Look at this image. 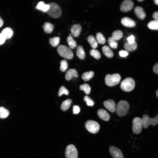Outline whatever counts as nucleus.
Masks as SVG:
<instances>
[{
    "mask_svg": "<svg viewBox=\"0 0 158 158\" xmlns=\"http://www.w3.org/2000/svg\"><path fill=\"white\" fill-rule=\"evenodd\" d=\"M129 108L128 102L125 100L119 102L116 106V111L117 115L119 117L123 116L127 113Z\"/></svg>",
    "mask_w": 158,
    "mask_h": 158,
    "instance_id": "nucleus-1",
    "label": "nucleus"
},
{
    "mask_svg": "<svg viewBox=\"0 0 158 158\" xmlns=\"http://www.w3.org/2000/svg\"><path fill=\"white\" fill-rule=\"evenodd\" d=\"M65 156L66 158H78V151L74 145L70 144L66 147Z\"/></svg>",
    "mask_w": 158,
    "mask_h": 158,
    "instance_id": "nucleus-9",
    "label": "nucleus"
},
{
    "mask_svg": "<svg viewBox=\"0 0 158 158\" xmlns=\"http://www.w3.org/2000/svg\"><path fill=\"white\" fill-rule=\"evenodd\" d=\"M72 102V100L70 99H68L64 101L61 106V110L65 111L68 109L70 107Z\"/></svg>",
    "mask_w": 158,
    "mask_h": 158,
    "instance_id": "nucleus-24",
    "label": "nucleus"
},
{
    "mask_svg": "<svg viewBox=\"0 0 158 158\" xmlns=\"http://www.w3.org/2000/svg\"><path fill=\"white\" fill-rule=\"evenodd\" d=\"M149 28L152 30H158V21L156 20L150 21L148 24Z\"/></svg>",
    "mask_w": 158,
    "mask_h": 158,
    "instance_id": "nucleus-30",
    "label": "nucleus"
},
{
    "mask_svg": "<svg viewBox=\"0 0 158 158\" xmlns=\"http://www.w3.org/2000/svg\"><path fill=\"white\" fill-rule=\"evenodd\" d=\"M9 111L3 107H0V118H5L8 116Z\"/></svg>",
    "mask_w": 158,
    "mask_h": 158,
    "instance_id": "nucleus-31",
    "label": "nucleus"
},
{
    "mask_svg": "<svg viewBox=\"0 0 158 158\" xmlns=\"http://www.w3.org/2000/svg\"><path fill=\"white\" fill-rule=\"evenodd\" d=\"M78 75L76 70L74 69H71L67 72L65 78L68 81L71 80L73 78H78Z\"/></svg>",
    "mask_w": 158,
    "mask_h": 158,
    "instance_id": "nucleus-17",
    "label": "nucleus"
},
{
    "mask_svg": "<svg viewBox=\"0 0 158 158\" xmlns=\"http://www.w3.org/2000/svg\"><path fill=\"white\" fill-rule=\"evenodd\" d=\"M104 107L111 112L113 113L116 110V105L114 101L112 99L106 100L104 102Z\"/></svg>",
    "mask_w": 158,
    "mask_h": 158,
    "instance_id": "nucleus-12",
    "label": "nucleus"
},
{
    "mask_svg": "<svg viewBox=\"0 0 158 158\" xmlns=\"http://www.w3.org/2000/svg\"><path fill=\"white\" fill-rule=\"evenodd\" d=\"M73 114H77L80 112V109L78 106L74 105L73 107Z\"/></svg>",
    "mask_w": 158,
    "mask_h": 158,
    "instance_id": "nucleus-41",
    "label": "nucleus"
},
{
    "mask_svg": "<svg viewBox=\"0 0 158 158\" xmlns=\"http://www.w3.org/2000/svg\"><path fill=\"white\" fill-rule=\"evenodd\" d=\"M134 3L130 0H125L121 3L120 9L123 12H127L131 10L133 8Z\"/></svg>",
    "mask_w": 158,
    "mask_h": 158,
    "instance_id": "nucleus-10",
    "label": "nucleus"
},
{
    "mask_svg": "<svg viewBox=\"0 0 158 158\" xmlns=\"http://www.w3.org/2000/svg\"><path fill=\"white\" fill-rule=\"evenodd\" d=\"M94 75V72L92 71L83 73L82 75V78L85 81L90 80Z\"/></svg>",
    "mask_w": 158,
    "mask_h": 158,
    "instance_id": "nucleus-26",
    "label": "nucleus"
},
{
    "mask_svg": "<svg viewBox=\"0 0 158 158\" xmlns=\"http://www.w3.org/2000/svg\"><path fill=\"white\" fill-rule=\"evenodd\" d=\"M4 24L3 21L1 18L0 17V28Z\"/></svg>",
    "mask_w": 158,
    "mask_h": 158,
    "instance_id": "nucleus-45",
    "label": "nucleus"
},
{
    "mask_svg": "<svg viewBox=\"0 0 158 158\" xmlns=\"http://www.w3.org/2000/svg\"><path fill=\"white\" fill-rule=\"evenodd\" d=\"M60 38L59 37H55L50 39L49 42L50 44L53 47L57 46L59 44Z\"/></svg>",
    "mask_w": 158,
    "mask_h": 158,
    "instance_id": "nucleus-32",
    "label": "nucleus"
},
{
    "mask_svg": "<svg viewBox=\"0 0 158 158\" xmlns=\"http://www.w3.org/2000/svg\"><path fill=\"white\" fill-rule=\"evenodd\" d=\"M143 1V0H138V1H140V2H141V1Z\"/></svg>",
    "mask_w": 158,
    "mask_h": 158,
    "instance_id": "nucleus-48",
    "label": "nucleus"
},
{
    "mask_svg": "<svg viewBox=\"0 0 158 158\" xmlns=\"http://www.w3.org/2000/svg\"><path fill=\"white\" fill-rule=\"evenodd\" d=\"M121 22L123 25L126 27L132 28L136 25V23L134 20L127 17L123 18Z\"/></svg>",
    "mask_w": 158,
    "mask_h": 158,
    "instance_id": "nucleus-13",
    "label": "nucleus"
},
{
    "mask_svg": "<svg viewBox=\"0 0 158 158\" xmlns=\"http://www.w3.org/2000/svg\"><path fill=\"white\" fill-rule=\"evenodd\" d=\"M153 1L155 4L158 5V0H154Z\"/></svg>",
    "mask_w": 158,
    "mask_h": 158,
    "instance_id": "nucleus-46",
    "label": "nucleus"
},
{
    "mask_svg": "<svg viewBox=\"0 0 158 158\" xmlns=\"http://www.w3.org/2000/svg\"><path fill=\"white\" fill-rule=\"evenodd\" d=\"M60 69L62 72H65L68 68V64L66 61L63 60L61 61L60 63Z\"/></svg>",
    "mask_w": 158,
    "mask_h": 158,
    "instance_id": "nucleus-36",
    "label": "nucleus"
},
{
    "mask_svg": "<svg viewBox=\"0 0 158 158\" xmlns=\"http://www.w3.org/2000/svg\"><path fill=\"white\" fill-rule=\"evenodd\" d=\"M57 51L60 56L66 59H71L73 57V54L71 49L65 45L59 46Z\"/></svg>",
    "mask_w": 158,
    "mask_h": 158,
    "instance_id": "nucleus-3",
    "label": "nucleus"
},
{
    "mask_svg": "<svg viewBox=\"0 0 158 158\" xmlns=\"http://www.w3.org/2000/svg\"><path fill=\"white\" fill-rule=\"evenodd\" d=\"M135 37L133 35H131L128 37L127 38V42L130 43H133L135 41Z\"/></svg>",
    "mask_w": 158,
    "mask_h": 158,
    "instance_id": "nucleus-40",
    "label": "nucleus"
},
{
    "mask_svg": "<svg viewBox=\"0 0 158 158\" xmlns=\"http://www.w3.org/2000/svg\"><path fill=\"white\" fill-rule=\"evenodd\" d=\"M129 53L128 51L125 50H121L119 52V55L121 57H125L128 55Z\"/></svg>",
    "mask_w": 158,
    "mask_h": 158,
    "instance_id": "nucleus-39",
    "label": "nucleus"
},
{
    "mask_svg": "<svg viewBox=\"0 0 158 158\" xmlns=\"http://www.w3.org/2000/svg\"><path fill=\"white\" fill-rule=\"evenodd\" d=\"M84 100L86 102L88 106H92L94 104L93 101L87 96H85L84 97Z\"/></svg>",
    "mask_w": 158,
    "mask_h": 158,
    "instance_id": "nucleus-38",
    "label": "nucleus"
},
{
    "mask_svg": "<svg viewBox=\"0 0 158 158\" xmlns=\"http://www.w3.org/2000/svg\"><path fill=\"white\" fill-rule=\"evenodd\" d=\"M156 95L157 97L158 98V89L156 91Z\"/></svg>",
    "mask_w": 158,
    "mask_h": 158,
    "instance_id": "nucleus-47",
    "label": "nucleus"
},
{
    "mask_svg": "<svg viewBox=\"0 0 158 158\" xmlns=\"http://www.w3.org/2000/svg\"><path fill=\"white\" fill-rule=\"evenodd\" d=\"M96 38L97 42L100 44H103L106 42V39L103 35L100 32L96 34Z\"/></svg>",
    "mask_w": 158,
    "mask_h": 158,
    "instance_id": "nucleus-29",
    "label": "nucleus"
},
{
    "mask_svg": "<svg viewBox=\"0 0 158 158\" xmlns=\"http://www.w3.org/2000/svg\"><path fill=\"white\" fill-rule=\"evenodd\" d=\"M43 27L44 31L47 33H51L53 31L54 29L53 25L48 22L45 23Z\"/></svg>",
    "mask_w": 158,
    "mask_h": 158,
    "instance_id": "nucleus-25",
    "label": "nucleus"
},
{
    "mask_svg": "<svg viewBox=\"0 0 158 158\" xmlns=\"http://www.w3.org/2000/svg\"><path fill=\"white\" fill-rule=\"evenodd\" d=\"M108 42L111 47L114 49L117 48L118 43L116 40L113 39L112 37H110L108 38Z\"/></svg>",
    "mask_w": 158,
    "mask_h": 158,
    "instance_id": "nucleus-34",
    "label": "nucleus"
},
{
    "mask_svg": "<svg viewBox=\"0 0 158 158\" xmlns=\"http://www.w3.org/2000/svg\"><path fill=\"white\" fill-rule=\"evenodd\" d=\"M1 33L4 36L6 40L11 38L13 35L12 30L10 28L7 27L4 28Z\"/></svg>",
    "mask_w": 158,
    "mask_h": 158,
    "instance_id": "nucleus-18",
    "label": "nucleus"
},
{
    "mask_svg": "<svg viewBox=\"0 0 158 158\" xmlns=\"http://www.w3.org/2000/svg\"><path fill=\"white\" fill-rule=\"evenodd\" d=\"M67 42L70 49H73L76 47V42L71 35H70L69 36L67 37Z\"/></svg>",
    "mask_w": 158,
    "mask_h": 158,
    "instance_id": "nucleus-27",
    "label": "nucleus"
},
{
    "mask_svg": "<svg viewBox=\"0 0 158 158\" xmlns=\"http://www.w3.org/2000/svg\"><path fill=\"white\" fill-rule=\"evenodd\" d=\"M68 90L64 86H62L60 87L58 92L59 96H61L63 94L68 95Z\"/></svg>",
    "mask_w": 158,
    "mask_h": 158,
    "instance_id": "nucleus-37",
    "label": "nucleus"
},
{
    "mask_svg": "<svg viewBox=\"0 0 158 158\" xmlns=\"http://www.w3.org/2000/svg\"><path fill=\"white\" fill-rule=\"evenodd\" d=\"M152 17L155 20L158 21V11L155 12L153 13Z\"/></svg>",
    "mask_w": 158,
    "mask_h": 158,
    "instance_id": "nucleus-44",
    "label": "nucleus"
},
{
    "mask_svg": "<svg viewBox=\"0 0 158 158\" xmlns=\"http://www.w3.org/2000/svg\"><path fill=\"white\" fill-rule=\"evenodd\" d=\"M103 54L108 58H111L113 56V53L110 48L107 46H104L102 48Z\"/></svg>",
    "mask_w": 158,
    "mask_h": 158,
    "instance_id": "nucleus-21",
    "label": "nucleus"
},
{
    "mask_svg": "<svg viewBox=\"0 0 158 158\" xmlns=\"http://www.w3.org/2000/svg\"><path fill=\"white\" fill-rule=\"evenodd\" d=\"M132 123V130L133 133L135 134L140 133L142 130L143 126L142 119L136 117L133 119Z\"/></svg>",
    "mask_w": 158,
    "mask_h": 158,
    "instance_id": "nucleus-8",
    "label": "nucleus"
},
{
    "mask_svg": "<svg viewBox=\"0 0 158 158\" xmlns=\"http://www.w3.org/2000/svg\"><path fill=\"white\" fill-rule=\"evenodd\" d=\"M90 55L97 59H99L101 57V55L99 51L95 49H91L90 52Z\"/></svg>",
    "mask_w": 158,
    "mask_h": 158,
    "instance_id": "nucleus-35",
    "label": "nucleus"
},
{
    "mask_svg": "<svg viewBox=\"0 0 158 158\" xmlns=\"http://www.w3.org/2000/svg\"><path fill=\"white\" fill-rule=\"evenodd\" d=\"M6 39L4 36L0 33V45L3 44L5 42Z\"/></svg>",
    "mask_w": 158,
    "mask_h": 158,
    "instance_id": "nucleus-42",
    "label": "nucleus"
},
{
    "mask_svg": "<svg viewBox=\"0 0 158 158\" xmlns=\"http://www.w3.org/2000/svg\"><path fill=\"white\" fill-rule=\"evenodd\" d=\"M82 27L79 24L73 25L71 29V32L72 35L74 37H78L81 32Z\"/></svg>",
    "mask_w": 158,
    "mask_h": 158,
    "instance_id": "nucleus-14",
    "label": "nucleus"
},
{
    "mask_svg": "<svg viewBox=\"0 0 158 158\" xmlns=\"http://www.w3.org/2000/svg\"><path fill=\"white\" fill-rule=\"evenodd\" d=\"M109 151L111 155L114 158H124L123 154L121 150L116 147L110 146Z\"/></svg>",
    "mask_w": 158,
    "mask_h": 158,
    "instance_id": "nucleus-11",
    "label": "nucleus"
},
{
    "mask_svg": "<svg viewBox=\"0 0 158 158\" xmlns=\"http://www.w3.org/2000/svg\"><path fill=\"white\" fill-rule=\"evenodd\" d=\"M36 8L43 12H47L49 9V4H45L43 2L41 1L38 3Z\"/></svg>",
    "mask_w": 158,
    "mask_h": 158,
    "instance_id": "nucleus-19",
    "label": "nucleus"
},
{
    "mask_svg": "<svg viewBox=\"0 0 158 158\" xmlns=\"http://www.w3.org/2000/svg\"><path fill=\"white\" fill-rule=\"evenodd\" d=\"M134 11L136 16L140 19H143L146 16V13L142 7L139 6L135 7Z\"/></svg>",
    "mask_w": 158,
    "mask_h": 158,
    "instance_id": "nucleus-15",
    "label": "nucleus"
},
{
    "mask_svg": "<svg viewBox=\"0 0 158 158\" xmlns=\"http://www.w3.org/2000/svg\"><path fill=\"white\" fill-rule=\"evenodd\" d=\"M123 36L122 31L117 30L114 31L112 34V37L116 40L120 39Z\"/></svg>",
    "mask_w": 158,
    "mask_h": 158,
    "instance_id": "nucleus-28",
    "label": "nucleus"
},
{
    "mask_svg": "<svg viewBox=\"0 0 158 158\" xmlns=\"http://www.w3.org/2000/svg\"><path fill=\"white\" fill-rule=\"evenodd\" d=\"M154 72L158 74V63H156L154 66L153 68Z\"/></svg>",
    "mask_w": 158,
    "mask_h": 158,
    "instance_id": "nucleus-43",
    "label": "nucleus"
},
{
    "mask_svg": "<svg viewBox=\"0 0 158 158\" xmlns=\"http://www.w3.org/2000/svg\"><path fill=\"white\" fill-rule=\"evenodd\" d=\"M121 77L120 75L115 73L112 75L108 74L105 77V81L107 85L113 86L118 84L120 82Z\"/></svg>",
    "mask_w": 158,
    "mask_h": 158,
    "instance_id": "nucleus-4",
    "label": "nucleus"
},
{
    "mask_svg": "<svg viewBox=\"0 0 158 158\" xmlns=\"http://www.w3.org/2000/svg\"><path fill=\"white\" fill-rule=\"evenodd\" d=\"M76 54L78 57L80 59H84L85 57V53L83 47L79 45L77 49Z\"/></svg>",
    "mask_w": 158,
    "mask_h": 158,
    "instance_id": "nucleus-23",
    "label": "nucleus"
},
{
    "mask_svg": "<svg viewBox=\"0 0 158 158\" xmlns=\"http://www.w3.org/2000/svg\"><path fill=\"white\" fill-rule=\"evenodd\" d=\"M87 41L93 49H95L98 46L97 42L95 37L93 35L89 36L87 38Z\"/></svg>",
    "mask_w": 158,
    "mask_h": 158,
    "instance_id": "nucleus-22",
    "label": "nucleus"
},
{
    "mask_svg": "<svg viewBox=\"0 0 158 158\" xmlns=\"http://www.w3.org/2000/svg\"><path fill=\"white\" fill-rule=\"evenodd\" d=\"M85 126L88 131L93 134L98 133L100 128L99 123L96 121L92 120L87 121L85 123Z\"/></svg>",
    "mask_w": 158,
    "mask_h": 158,
    "instance_id": "nucleus-6",
    "label": "nucleus"
},
{
    "mask_svg": "<svg viewBox=\"0 0 158 158\" xmlns=\"http://www.w3.org/2000/svg\"><path fill=\"white\" fill-rule=\"evenodd\" d=\"M124 47L126 50L132 51L136 49L137 44L135 42L133 43H130L127 42L125 43Z\"/></svg>",
    "mask_w": 158,
    "mask_h": 158,
    "instance_id": "nucleus-20",
    "label": "nucleus"
},
{
    "mask_svg": "<svg viewBox=\"0 0 158 158\" xmlns=\"http://www.w3.org/2000/svg\"><path fill=\"white\" fill-rule=\"evenodd\" d=\"M80 90L83 91L86 94L90 93L91 91V88L89 85L87 84H84L80 86Z\"/></svg>",
    "mask_w": 158,
    "mask_h": 158,
    "instance_id": "nucleus-33",
    "label": "nucleus"
},
{
    "mask_svg": "<svg viewBox=\"0 0 158 158\" xmlns=\"http://www.w3.org/2000/svg\"><path fill=\"white\" fill-rule=\"evenodd\" d=\"M135 84V81L132 78H127L121 82L120 87L124 91L130 92L134 89Z\"/></svg>",
    "mask_w": 158,
    "mask_h": 158,
    "instance_id": "nucleus-5",
    "label": "nucleus"
},
{
    "mask_svg": "<svg viewBox=\"0 0 158 158\" xmlns=\"http://www.w3.org/2000/svg\"><path fill=\"white\" fill-rule=\"evenodd\" d=\"M49 8L47 12L50 17L54 18L60 17L61 15V10L59 6L53 2L49 3Z\"/></svg>",
    "mask_w": 158,
    "mask_h": 158,
    "instance_id": "nucleus-2",
    "label": "nucleus"
},
{
    "mask_svg": "<svg viewBox=\"0 0 158 158\" xmlns=\"http://www.w3.org/2000/svg\"><path fill=\"white\" fill-rule=\"evenodd\" d=\"M142 120L143 127L145 129L147 128L150 125L155 126L158 123V114L153 118H150L147 114H144Z\"/></svg>",
    "mask_w": 158,
    "mask_h": 158,
    "instance_id": "nucleus-7",
    "label": "nucleus"
},
{
    "mask_svg": "<svg viewBox=\"0 0 158 158\" xmlns=\"http://www.w3.org/2000/svg\"><path fill=\"white\" fill-rule=\"evenodd\" d=\"M98 116L101 119L103 120L108 121L110 116L109 114L105 110L103 109H99L97 111Z\"/></svg>",
    "mask_w": 158,
    "mask_h": 158,
    "instance_id": "nucleus-16",
    "label": "nucleus"
}]
</instances>
